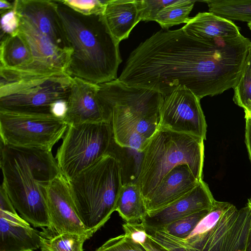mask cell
Returning <instances> with one entry per match:
<instances>
[{
    "label": "cell",
    "mask_w": 251,
    "mask_h": 251,
    "mask_svg": "<svg viewBox=\"0 0 251 251\" xmlns=\"http://www.w3.org/2000/svg\"><path fill=\"white\" fill-rule=\"evenodd\" d=\"M247 205H248V206L251 205V197L248 199Z\"/></svg>",
    "instance_id": "obj_38"
},
{
    "label": "cell",
    "mask_w": 251,
    "mask_h": 251,
    "mask_svg": "<svg viewBox=\"0 0 251 251\" xmlns=\"http://www.w3.org/2000/svg\"><path fill=\"white\" fill-rule=\"evenodd\" d=\"M200 181L187 165L176 167L145 201L147 212L159 209L176 201L193 190Z\"/></svg>",
    "instance_id": "obj_17"
},
{
    "label": "cell",
    "mask_w": 251,
    "mask_h": 251,
    "mask_svg": "<svg viewBox=\"0 0 251 251\" xmlns=\"http://www.w3.org/2000/svg\"><path fill=\"white\" fill-rule=\"evenodd\" d=\"M14 8L13 2L12 3L6 0H0V14L3 12L11 10Z\"/></svg>",
    "instance_id": "obj_34"
},
{
    "label": "cell",
    "mask_w": 251,
    "mask_h": 251,
    "mask_svg": "<svg viewBox=\"0 0 251 251\" xmlns=\"http://www.w3.org/2000/svg\"><path fill=\"white\" fill-rule=\"evenodd\" d=\"M140 245L143 247L146 251H169L153 241L148 235L145 242Z\"/></svg>",
    "instance_id": "obj_33"
},
{
    "label": "cell",
    "mask_w": 251,
    "mask_h": 251,
    "mask_svg": "<svg viewBox=\"0 0 251 251\" xmlns=\"http://www.w3.org/2000/svg\"><path fill=\"white\" fill-rule=\"evenodd\" d=\"M74 10L85 15H103L108 0H58Z\"/></svg>",
    "instance_id": "obj_27"
},
{
    "label": "cell",
    "mask_w": 251,
    "mask_h": 251,
    "mask_svg": "<svg viewBox=\"0 0 251 251\" xmlns=\"http://www.w3.org/2000/svg\"><path fill=\"white\" fill-rule=\"evenodd\" d=\"M98 230L89 229L83 234L64 233L50 238L41 237V251H83L85 242Z\"/></svg>",
    "instance_id": "obj_23"
},
{
    "label": "cell",
    "mask_w": 251,
    "mask_h": 251,
    "mask_svg": "<svg viewBox=\"0 0 251 251\" xmlns=\"http://www.w3.org/2000/svg\"><path fill=\"white\" fill-rule=\"evenodd\" d=\"M248 206V205H247ZM250 208L251 210V225H250V232L249 235V238L248 240L246 250V251H251V205L248 206Z\"/></svg>",
    "instance_id": "obj_36"
},
{
    "label": "cell",
    "mask_w": 251,
    "mask_h": 251,
    "mask_svg": "<svg viewBox=\"0 0 251 251\" xmlns=\"http://www.w3.org/2000/svg\"><path fill=\"white\" fill-rule=\"evenodd\" d=\"M234 103L248 110L251 106V70L245 67L238 82L233 88Z\"/></svg>",
    "instance_id": "obj_26"
},
{
    "label": "cell",
    "mask_w": 251,
    "mask_h": 251,
    "mask_svg": "<svg viewBox=\"0 0 251 251\" xmlns=\"http://www.w3.org/2000/svg\"><path fill=\"white\" fill-rule=\"evenodd\" d=\"M122 166L110 151L69 181L76 213L87 229L99 230L116 211Z\"/></svg>",
    "instance_id": "obj_7"
},
{
    "label": "cell",
    "mask_w": 251,
    "mask_h": 251,
    "mask_svg": "<svg viewBox=\"0 0 251 251\" xmlns=\"http://www.w3.org/2000/svg\"><path fill=\"white\" fill-rule=\"evenodd\" d=\"M41 237L16 210L0 209V251H34L40 248Z\"/></svg>",
    "instance_id": "obj_16"
},
{
    "label": "cell",
    "mask_w": 251,
    "mask_h": 251,
    "mask_svg": "<svg viewBox=\"0 0 251 251\" xmlns=\"http://www.w3.org/2000/svg\"><path fill=\"white\" fill-rule=\"evenodd\" d=\"M122 226L124 234L134 243L141 244L146 240L147 234L141 222L126 223Z\"/></svg>",
    "instance_id": "obj_31"
},
{
    "label": "cell",
    "mask_w": 251,
    "mask_h": 251,
    "mask_svg": "<svg viewBox=\"0 0 251 251\" xmlns=\"http://www.w3.org/2000/svg\"><path fill=\"white\" fill-rule=\"evenodd\" d=\"M245 115L248 116L251 118V106L246 110H244Z\"/></svg>",
    "instance_id": "obj_37"
},
{
    "label": "cell",
    "mask_w": 251,
    "mask_h": 251,
    "mask_svg": "<svg viewBox=\"0 0 251 251\" xmlns=\"http://www.w3.org/2000/svg\"><path fill=\"white\" fill-rule=\"evenodd\" d=\"M251 225L249 206L215 201L207 215L185 239L156 232L153 239L169 251L246 250Z\"/></svg>",
    "instance_id": "obj_6"
},
{
    "label": "cell",
    "mask_w": 251,
    "mask_h": 251,
    "mask_svg": "<svg viewBox=\"0 0 251 251\" xmlns=\"http://www.w3.org/2000/svg\"><path fill=\"white\" fill-rule=\"evenodd\" d=\"M63 28L73 51L66 73L100 84L117 79L122 61L119 43L102 15H85L55 0Z\"/></svg>",
    "instance_id": "obj_2"
},
{
    "label": "cell",
    "mask_w": 251,
    "mask_h": 251,
    "mask_svg": "<svg viewBox=\"0 0 251 251\" xmlns=\"http://www.w3.org/2000/svg\"><path fill=\"white\" fill-rule=\"evenodd\" d=\"M175 0H142V21H154L157 14Z\"/></svg>",
    "instance_id": "obj_29"
},
{
    "label": "cell",
    "mask_w": 251,
    "mask_h": 251,
    "mask_svg": "<svg viewBox=\"0 0 251 251\" xmlns=\"http://www.w3.org/2000/svg\"><path fill=\"white\" fill-rule=\"evenodd\" d=\"M19 31L31 50L33 63L25 71L66 72L73 50L63 28L55 0H15Z\"/></svg>",
    "instance_id": "obj_5"
},
{
    "label": "cell",
    "mask_w": 251,
    "mask_h": 251,
    "mask_svg": "<svg viewBox=\"0 0 251 251\" xmlns=\"http://www.w3.org/2000/svg\"><path fill=\"white\" fill-rule=\"evenodd\" d=\"M215 200L203 180L188 193L159 209L147 212L141 221L145 228L156 229L188 215L210 209Z\"/></svg>",
    "instance_id": "obj_15"
},
{
    "label": "cell",
    "mask_w": 251,
    "mask_h": 251,
    "mask_svg": "<svg viewBox=\"0 0 251 251\" xmlns=\"http://www.w3.org/2000/svg\"><path fill=\"white\" fill-rule=\"evenodd\" d=\"M182 28L187 34L200 39H231L242 35L232 21L210 12L198 13Z\"/></svg>",
    "instance_id": "obj_19"
},
{
    "label": "cell",
    "mask_w": 251,
    "mask_h": 251,
    "mask_svg": "<svg viewBox=\"0 0 251 251\" xmlns=\"http://www.w3.org/2000/svg\"><path fill=\"white\" fill-rule=\"evenodd\" d=\"M206 3L209 12L230 21L251 23V0H214Z\"/></svg>",
    "instance_id": "obj_22"
},
{
    "label": "cell",
    "mask_w": 251,
    "mask_h": 251,
    "mask_svg": "<svg viewBox=\"0 0 251 251\" xmlns=\"http://www.w3.org/2000/svg\"><path fill=\"white\" fill-rule=\"evenodd\" d=\"M200 99L180 85L163 97L160 108L159 129L206 139L207 124Z\"/></svg>",
    "instance_id": "obj_12"
},
{
    "label": "cell",
    "mask_w": 251,
    "mask_h": 251,
    "mask_svg": "<svg viewBox=\"0 0 251 251\" xmlns=\"http://www.w3.org/2000/svg\"><path fill=\"white\" fill-rule=\"evenodd\" d=\"M1 185L15 209L34 227L46 228L50 219L42 186L61 173L52 151L1 143Z\"/></svg>",
    "instance_id": "obj_3"
},
{
    "label": "cell",
    "mask_w": 251,
    "mask_h": 251,
    "mask_svg": "<svg viewBox=\"0 0 251 251\" xmlns=\"http://www.w3.org/2000/svg\"><path fill=\"white\" fill-rule=\"evenodd\" d=\"M0 38V67L10 70H25L33 63L30 47L20 31Z\"/></svg>",
    "instance_id": "obj_20"
},
{
    "label": "cell",
    "mask_w": 251,
    "mask_h": 251,
    "mask_svg": "<svg viewBox=\"0 0 251 251\" xmlns=\"http://www.w3.org/2000/svg\"><path fill=\"white\" fill-rule=\"evenodd\" d=\"M99 86L98 97L110 113L114 141L121 147L142 153L158 130L163 96L118 78Z\"/></svg>",
    "instance_id": "obj_4"
},
{
    "label": "cell",
    "mask_w": 251,
    "mask_h": 251,
    "mask_svg": "<svg viewBox=\"0 0 251 251\" xmlns=\"http://www.w3.org/2000/svg\"><path fill=\"white\" fill-rule=\"evenodd\" d=\"M68 127L63 118L52 114L0 109V140L6 146L51 151Z\"/></svg>",
    "instance_id": "obj_11"
},
{
    "label": "cell",
    "mask_w": 251,
    "mask_h": 251,
    "mask_svg": "<svg viewBox=\"0 0 251 251\" xmlns=\"http://www.w3.org/2000/svg\"><path fill=\"white\" fill-rule=\"evenodd\" d=\"M210 209H205L193 213L177 220L162 228L153 230L159 231L175 238L185 239L190 234L201 219L207 215Z\"/></svg>",
    "instance_id": "obj_25"
},
{
    "label": "cell",
    "mask_w": 251,
    "mask_h": 251,
    "mask_svg": "<svg viewBox=\"0 0 251 251\" xmlns=\"http://www.w3.org/2000/svg\"><path fill=\"white\" fill-rule=\"evenodd\" d=\"M95 251H146L125 234L109 239Z\"/></svg>",
    "instance_id": "obj_28"
},
{
    "label": "cell",
    "mask_w": 251,
    "mask_h": 251,
    "mask_svg": "<svg viewBox=\"0 0 251 251\" xmlns=\"http://www.w3.org/2000/svg\"><path fill=\"white\" fill-rule=\"evenodd\" d=\"M245 67L251 70V43L249 46L247 55L245 62Z\"/></svg>",
    "instance_id": "obj_35"
},
{
    "label": "cell",
    "mask_w": 251,
    "mask_h": 251,
    "mask_svg": "<svg viewBox=\"0 0 251 251\" xmlns=\"http://www.w3.org/2000/svg\"><path fill=\"white\" fill-rule=\"evenodd\" d=\"M34 251L28 250V251Z\"/></svg>",
    "instance_id": "obj_40"
},
{
    "label": "cell",
    "mask_w": 251,
    "mask_h": 251,
    "mask_svg": "<svg viewBox=\"0 0 251 251\" xmlns=\"http://www.w3.org/2000/svg\"><path fill=\"white\" fill-rule=\"evenodd\" d=\"M248 47L242 37L200 39L182 28L162 29L130 53L118 79L163 97L184 86L201 100L234 87L243 73Z\"/></svg>",
    "instance_id": "obj_1"
},
{
    "label": "cell",
    "mask_w": 251,
    "mask_h": 251,
    "mask_svg": "<svg viewBox=\"0 0 251 251\" xmlns=\"http://www.w3.org/2000/svg\"><path fill=\"white\" fill-rule=\"evenodd\" d=\"M246 120L245 141L251 163V118L245 115Z\"/></svg>",
    "instance_id": "obj_32"
},
{
    "label": "cell",
    "mask_w": 251,
    "mask_h": 251,
    "mask_svg": "<svg viewBox=\"0 0 251 251\" xmlns=\"http://www.w3.org/2000/svg\"><path fill=\"white\" fill-rule=\"evenodd\" d=\"M195 2L191 0H175L157 14L154 21L158 23L163 29L167 30L174 25L187 24L191 18L189 14Z\"/></svg>",
    "instance_id": "obj_24"
},
{
    "label": "cell",
    "mask_w": 251,
    "mask_h": 251,
    "mask_svg": "<svg viewBox=\"0 0 251 251\" xmlns=\"http://www.w3.org/2000/svg\"></svg>",
    "instance_id": "obj_41"
},
{
    "label": "cell",
    "mask_w": 251,
    "mask_h": 251,
    "mask_svg": "<svg viewBox=\"0 0 251 251\" xmlns=\"http://www.w3.org/2000/svg\"><path fill=\"white\" fill-rule=\"evenodd\" d=\"M142 0H109L102 16L110 33L120 43L142 21Z\"/></svg>",
    "instance_id": "obj_18"
},
{
    "label": "cell",
    "mask_w": 251,
    "mask_h": 251,
    "mask_svg": "<svg viewBox=\"0 0 251 251\" xmlns=\"http://www.w3.org/2000/svg\"><path fill=\"white\" fill-rule=\"evenodd\" d=\"M72 79L64 72L40 74L0 67V109L52 114L55 103L67 100Z\"/></svg>",
    "instance_id": "obj_9"
},
{
    "label": "cell",
    "mask_w": 251,
    "mask_h": 251,
    "mask_svg": "<svg viewBox=\"0 0 251 251\" xmlns=\"http://www.w3.org/2000/svg\"><path fill=\"white\" fill-rule=\"evenodd\" d=\"M0 15V38L19 32V20L14 8L6 11Z\"/></svg>",
    "instance_id": "obj_30"
},
{
    "label": "cell",
    "mask_w": 251,
    "mask_h": 251,
    "mask_svg": "<svg viewBox=\"0 0 251 251\" xmlns=\"http://www.w3.org/2000/svg\"><path fill=\"white\" fill-rule=\"evenodd\" d=\"M248 26L249 27V28L251 30V23H248Z\"/></svg>",
    "instance_id": "obj_39"
},
{
    "label": "cell",
    "mask_w": 251,
    "mask_h": 251,
    "mask_svg": "<svg viewBox=\"0 0 251 251\" xmlns=\"http://www.w3.org/2000/svg\"><path fill=\"white\" fill-rule=\"evenodd\" d=\"M42 189L50 224L40 231L42 237L50 238L67 232L81 234L88 230L76 213L69 182L62 173L44 184Z\"/></svg>",
    "instance_id": "obj_13"
},
{
    "label": "cell",
    "mask_w": 251,
    "mask_h": 251,
    "mask_svg": "<svg viewBox=\"0 0 251 251\" xmlns=\"http://www.w3.org/2000/svg\"><path fill=\"white\" fill-rule=\"evenodd\" d=\"M112 139L111 123L69 126L55 157L62 175L71 180L109 152Z\"/></svg>",
    "instance_id": "obj_10"
},
{
    "label": "cell",
    "mask_w": 251,
    "mask_h": 251,
    "mask_svg": "<svg viewBox=\"0 0 251 251\" xmlns=\"http://www.w3.org/2000/svg\"><path fill=\"white\" fill-rule=\"evenodd\" d=\"M99 84L73 77L64 120L69 126L111 123L110 113L98 97Z\"/></svg>",
    "instance_id": "obj_14"
},
{
    "label": "cell",
    "mask_w": 251,
    "mask_h": 251,
    "mask_svg": "<svg viewBox=\"0 0 251 251\" xmlns=\"http://www.w3.org/2000/svg\"><path fill=\"white\" fill-rule=\"evenodd\" d=\"M116 211L126 223H140L147 213L145 202L136 181L123 183Z\"/></svg>",
    "instance_id": "obj_21"
},
{
    "label": "cell",
    "mask_w": 251,
    "mask_h": 251,
    "mask_svg": "<svg viewBox=\"0 0 251 251\" xmlns=\"http://www.w3.org/2000/svg\"><path fill=\"white\" fill-rule=\"evenodd\" d=\"M204 140L192 135L159 129L142 153L136 181L144 201L173 169L186 165L198 180H202Z\"/></svg>",
    "instance_id": "obj_8"
}]
</instances>
